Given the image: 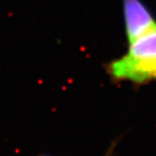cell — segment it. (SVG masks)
<instances>
[{
	"label": "cell",
	"instance_id": "6da1fadb",
	"mask_svg": "<svg viewBox=\"0 0 156 156\" xmlns=\"http://www.w3.org/2000/svg\"><path fill=\"white\" fill-rule=\"evenodd\" d=\"M111 79L142 85L156 79V30L129 43L127 52L107 66Z\"/></svg>",
	"mask_w": 156,
	"mask_h": 156
},
{
	"label": "cell",
	"instance_id": "7a4b0ae2",
	"mask_svg": "<svg viewBox=\"0 0 156 156\" xmlns=\"http://www.w3.org/2000/svg\"><path fill=\"white\" fill-rule=\"evenodd\" d=\"M123 15L129 43L156 30V21L141 0H123Z\"/></svg>",
	"mask_w": 156,
	"mask_h": 156
},
{
	"label": "cell",
	"instance_id": "3957f363",
	"mask_svg": "<svg viewBox=\"0 0 156 156\" xmlns=\"http://www.w3.org/2000/svg\"><path fill=\"white\" fill-rule=\"evenodd\" d=\"M116 143H114V144H112L111 145V147L109 148V150L107 151V152L105 154V156H111L112 155V153H113V151H114V149H115V147H116ZM40 156H47V155H40Z\"/></svg>",
	"mask_w": 156,
	"mask_h": 156
}]
</instances>
